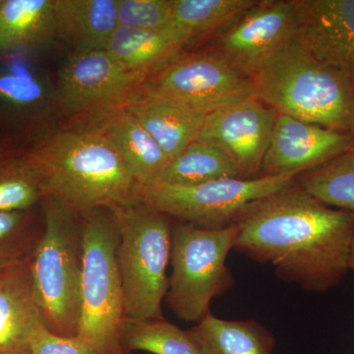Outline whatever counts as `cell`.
<instances>
[{"mask_svg": "<svg viewBox=\"0 0 354 354\" xmlns=\"http://www.w3.org/2000/svg\"><path fill=\"white\" fill-rule=\"evenodd\" d=\"M256 97L278 113L348 132L354 91L293 39L252 77Z\"/></svg>", "mask_w": 354, "mask_h": 354, "instance_id": "obj_3", "label": "cell"}, {"mask_svg": "<svg viewBox=\"0 0 354 354\" xmlns=\"http://www.w3.org/2000/svg\"><path fill=\"white\" fill-rule=\"evenodd\" d=\"M258 0H172L171 26L189 39H197L232 25Z\"/></svg>", "mask_w": 354, "mask_h": 354, "instance_id": "obj_25", "label": "cell"}, {"mask_svg": "<svg viewBox=\"0 0 354 354\" xmlns=\"http://www.w3.org/2000/svg\"><path fill=\"white\" fill-rule=\"evenodd\" d=\"M172 0H118V27L164 30L171 26Z\"/></svg>", "mask_w": 354, "mask_h": 354, "instance_id": "obj_29", "label": "cell"}, {"mask_svg": "<svg viewBox=\"0 0 354 354\" xmlns=\"http://www.w3.org/2000/svg\"><path fill=\"white\" fill-rule=\"evenodd\" d=\"M348 133L351 134V136L353 137L354 141V113L353 118H351V125H349Z\"/></svg>", "mask_w": 354, "mask_h": 354, "instance_id": "obj_32", "label": "cell"}, {"mask_svg": "<svg viewBox=\"0 0 354 354\" xmlns=\"http://www.w3.org/2000/svg\"><path fill=\"white\" fill-rule=\"evenodd\" d=\"M225 178L246 177L241 167L218 147L196 140L169 160L157 184L192 186Z\"/></svg>", "mask_w": 354, "mask_h": 354, "instance_id": "obj_23", "label": "cell"}, {"mask_svg": "<svg viewBox=\"0 0 354 354\" xmlns=\"http://www.w3.org/2000/svg\"><path fill=\"white\" fill-rule=\"evenodd\" d=\"M297 185L328 206L354 214V147L297 176Z\"/></svg>", "mask_w": 354, "mask_h": 354, "instance_id": "obj_27", "label": "cell"}, {"mask_svg": "<svg viewBox=\"0 0 354 354\" xmlns=\"http://www.w3.org/2000/svg\"><path fill=\"white\" fill-rule=\"evenodd\" d=\"M351 271L354 272V237L353 241V247H351Z\"/></svg>", "mask_w": 354, "mask_h": 354, "instance_id": "obj_31", "label": "cell"}, {"mask_svg": "<svg viewBox=\"0 0 354 354\" xmlns=\"http://www.w3.org/2000/svg\"><path fill=\"white\" fill-rule=\"evenodd\" d=\"M43 198L38 174L28 158L27 144L0 137V212L35 208Z\"/></svg>", "mask_w": 354, "mask_h": 354, "instance_id": "obj_24", "label": "cell"}, {"mask_svg": "<svg viewBox=\"0 0 354 354\" xmlns=\"http://www.w3.org/2000/svg\"><path fill=\"white\" fill-rule=\"evenodd\" d=\"M27 150L44 197L77 216L137 201L139 184L106 135L88 121L50 129L27 144Z\"/></svg>", "mask_w": 354, "mask_h": 354, "instance_id": "obj_2", "label": "cell"}, {"mask_svg": "<svg viewBox=\"0 0 354 354\" xmlns=\"http://www.w3.org/2000/svg\"><path fill=\"white\" fill-rule=\"evenodd\" d=\"M120 339L128 353L145 351L152 354H205L189 330L162 319L137 320L124 317Z\"/></svg>", "mask_w": 354, "mask_h": 354, "instance_id": "obj_26", "label": "cell"}, {"mask_svg": "<svg viewBox=\"0 0 354 354\" xmlns=\"http://www.w3.org/2000/svg\"><path fill=\"white\" fill-rule=\"evenodd\" d=\"M234 225V250L304 290H329L351 271L354 214L330 208L297 183L253 203Z\"/></svg>", "mask_w": 354, "mask_h": 354, "instance_id": "obj_1", "label": "cell"}, {"mask_svg": "<svg viewBox=\"0 0 354 354\" xmlns=\"http://www.w3.org/2000/svg\"><path fill=\"white\" fill-rule=\"evenodd\" d=\"M136 94L209 114L256 97L253 81L218 50L183 53L147 79Z\"/></svg>", "mask_w": 354, "mask_h": 354, "instance_id": "obj_9", "label": "cell"}, {"mask_svg": "<svg viewBox=\"0 0 354 354\" xmlns=\"http://www.w3.org/2000/svg\"><path fill=\"white\" fill-rule=\"evenodd\" d=\"M297 38L354 91V0H295Z\"/></svg>", "mask_w": 354, "mask_h": 354, "instance_id": "obj_14", "label": "cell"}, {"mask_svg": "<svg viewBox=\"0 0 354 354\" xmlns=\"http://www.w3.org/2000/svg\"><path fill=\"white\" fill-rule=\"evenodd\" d=\"M295 176L225 178L192 186H138L137 201L156 211L206 230L234 225L253 203L295 185Z\"/></svg>", "mask_w": 354, "mask_h": 354, "instance_id": "obj_8", "label": "cell"}, {"mask_svg": "<svg viewBox=\"0 0 354 354\" xmlns=\"http://www.w3.org/2000/svg\"><path fill=\"white\" fill-rule=\"evenodd\" d=\"M44 230L30 261L32 288L44 327L77 337L83 272L81 216L50 198L41 202Z\"/></svg>", "mask_w": 354, "mask_h": 354, "instance_id": "obj_4", "label": "cell"}, {"mask_svg": "<svg viewBox=\"0 0 354 354\" xmlns=\"http://www.w3.org/2000/svg\"><path fill=\"white\" fill-rule=\"evenodd\" d=\"M145 81L106 50L71 53L58 76V111L86 120L97 118L125 106Z\"/></svg>", "mask_w": 354, "mask_h": 354, "instance_id": "obj_10", "label": "cell"}, {"mask_svg": "<svg viewBox=\"0 0 354 354\" xmlns=\"http://www.w3.org/2000/svg\"><path fill=\"white\" fill-rule=\"evenodd\" d=\"M118 0H53L55 34L72 53L104 50L118 28Z\"/></svg>", "mask_w": 354, "mask_h": 354, "instance_id": "obj_19", "label": "cell"}, {"mask_svg": "<svg viewBox=\"0 0 354 354\" xmlns=\"http://www.w3.org/2000/svg\"><path fill=\"white\" fill-rule=\"evenodd\" d=\"M38 207L0 212V274L31 261L44 230L43 209Z\"/></svg>", "mask_w": 354, "mask_h": 354, "instance_id": "obj_28", "label": "cell"}, {"mask_svg": "<svg viewBox=\"0 0 354 354\" xmlns=\"http://www.w3.org/2000/svg\"><path fill=\"white\" fill-rule=\"evenodd\" d=\"M354 147L348 132L277 114L263 160V176H295L317 169Z\"/></svg>", "mask_w": 354, "mask_h": 354, "instance_id": "obj_13", "label": "cell"}, {"mask_svg": "<svg viewBox=\"0 0 354 354\" xmlns=\"http://www.w3.org/2000/svg\"><path fill=\"white\" fill-rule=\"evenodd\" d=\"M41 326L30 262L0 274V354H30L32 335Z\"/></svg>", "mask_w": 354, "mask_h": 354, "instance_id": "obj_16", "label": "cell"}, {"mask_svg": "<svg viewBox=\"0 0 354 354\" xmlns=\"http://www.w3.org/2000/svg\"><path fill=\"white\" fill-rule=\"evenodd\" d=\"M237 234L236 225L206 230L172 220V272L165 301L179 320L200 322L212 313V300L234 288L227 258Z\"/></svg>", "mask_w": 354, "mask_h": 354, "instance_id": "obj_7", "label": "cell"}, {"mask_svg": "<svg viewBox=\"0 0 354 354\" xmlns=\"http://www.w3.org/2000/svg\"><path fill=\"white\" fill-rule=\"evenodd\" d=\"M81 221L83 272L77 337L99 354H130L120 339L125 310L113 212L95 209L81 216Z\"/></svg>", "mask_w": 354, "mask_h": 354, "instance_id": "obj_6", "label": "cell"}, {"mask_svg": "<svg viewBox=\"0 0 354 354\" xmlns=\"http://www.w3.org/2000/svg\"><path fill=\"white\" fill-rule=\"evenodd\" d=\"M125 109L155 139L169 160L196 141L207 115L176 102L135 94Z\"/></svg>", "mask_w": 354, "mask_h": 354, "instance_id": "obj_20", "label": "cell"}, {"mask_svg": "<svg viewBox=\"0 0 354 354\" xmlns=\"http://www.w3.org/2000/svg\"><path fill=\"white\" fill-rule=\"evenodd\" d=\"M2 0H0V6H1Z\"/></svg>", "mask_w": 354, "mask_h": 354, "instance_id": "obj_33", "label": "cell"}, {"mask_svg": "<svg viewBox=\"0 0 354 354\" xmlns=\"http://www.w3.org/2000/svg\"><path fill=\"white\" fill-rule=\"evenodd\" d=\"M277 114L257 97H251L207 115L197 140L218 147L246 178H255L261 172Z\"/></svg>", "mask_w": 354, "mask_h": 354, "instance_id": "obj_12", "label": "cell"}, {"mask_svg": "<svg viewBox=\"0 0 354 354\" xmlns=\"http://www.w3.org/2000/svg\"><path fill=\"white\" fill-rule=\"evenodd\" d=\"M111 212L118 232L116 260L125 317L162 319L169 283L167 269L171 260L172 218L138 201Z\"/></svg>", "mask_w": 354, "mask_h": 354, "instance_id": "obj_5", "label": "cell"}, {"mask_svg": "<svg viewBox=\"0 0 354 354\" xmlns=\"http://www.w3.org/2000/svg\"><path fill=\"white\" fill-rule=\"evenodd\" d=\"M57 92L43 77L0 58V137L31 143L50 130Z\"/></svg>", "mask_w": 354, "mask_h": 354, "instance_id": "obj_15", "label": "cell"}, {"mask_svg": "<svg viewBox=\"0 0 354 354\" xmlns=\"http://www.w3.org/2000/svg\"><path fill=\"white\" fill-rule=\"evenodd\" d=\"M190 44L171 27L158 31L118 27L104 50L123 68L147 80L183 55Z\"/></svg>", "mask_w": 354, "mask_h": 354, "instance_id": "obj_18", "label": "cell"}, {"mask_svg": "<svg viewBox=\"0 0 354 354\" xmlns=\"http://www.w3.org/2000/svg\"><path fill=\"white\" fill-rule=\"evenodd\" d=\"M55 38L53 0H2L0 58L34 53Z\"/></svg>", "mask_w": 354, "mask_h": 354, "instance_id": "obj_21", "label": "cell"}, {"mask_svg": "<svg viewBox=\"0 0 354 354\" xmlns=\"http://www.w3.org/2000/svg\"><path fill=\"white\" fill-rule=\"evenodd\" d=\"M205 354H272L276 339L258 321H234L209 313L191 328Z\"/></svg>", "mask_w": 354, "mask_h": 354, "instance_id": "obj_22", "label": "cell"}, {"mask_svg": "<svg viewBox=\"0 0 354 354\" xmlns=\"http://www.w3.org/2000/svg\"><path fill=\"white\" fill-rule=\"evenodd\" d=\"M297 36L295 0H266L258 1L223 32L216 50L252 78Z\"/></svg>", "mask_w": 354, "mask_h": 354, "instance_id": "obj_11", "label": "cell"}, {"mask_svg": "<svg viewBox=\"0 0 354 354\" xmlns=\"http://www.w3.org/2000/svg\"><path fill=\"white\" fill-rule=\"evenodd\" d=\"M30 354L99 353L77 337H62L41 326L32 335Z\"/></svg>", "mask_w": 354, "mask_h": 354, "instance_id": "obj_30", "label": "cell"}, {"mask_svg": "<svg viewBox=\"0 0 354 354\" xmlns=\"http://www.w3.org/2000/svg\"><path fill=\"white\" fill-rule=\"evenodd\" d=\"M86 121L106 135L139 185L158 183L169 158L124 106Z\"/></svg>", "mask_w": 354, "mask_h": 354, "instance_id": "obj_17", "label": "cell"}]
</instances>
